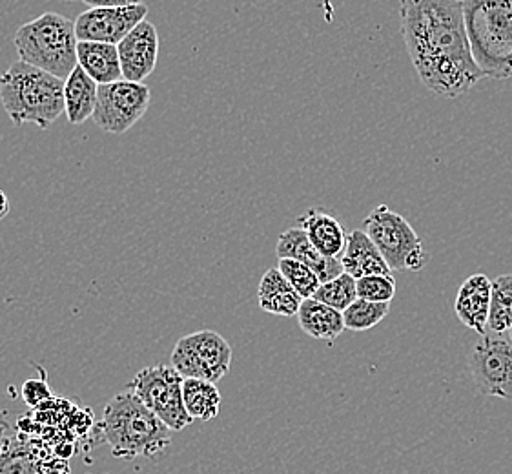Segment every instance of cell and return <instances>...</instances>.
Returning <instances> with one entry per match:
<instances>
[{
    "instance_id": "836d02e7",
    "label": "cell",
    "mask_w": 512,
    "mask_h": 474,
    "mask_svg": "<svg viewBox=\"0 0 512 474\" xmlns=\"http://www.w3.org/2000/svg\"><path fill=\"white\" fill-rule=\"evenodd\" d=\"M66 2H75V0H66Z\"/></svg>"
},
{
    "instance_id": "9a60e30c",
    "label": "cell",
    "mask_w": 512,
    "mask_h": 474,
    "mask_svg": "<svg viewBox=\"0 0 512 474\" xmlns=\"http://www.w3.org/2000/svg\"><path fill=\"white\" fill-rule=\"evenodd\" d=\"M297 227L307 234L310 243L327 258L339 259L347 247L345 228L336 217L323 208H308L297 219Z\"/></svg>"
},
{
    "instance_id": "1f68e13d",
    "label": "cell",
    "mask_w": 512,
    "mask_h": 474,
    "mask_svg": "<svg viewBox=\"0 0 512 474\" xmlns=\"http://www.w3.org/2000/svg\"><path fill=\"white\" fill-rule=\"evenodd\" d=\"M10 436V425H8L4 416H0V445L4 444Z\"/></svg>"
},
{
    "instance_id": "7402d4cb",
    "label": "cell",
    "mask_w": 512,
    "mask_h": 474,
    "mask_svg": "<svg viewBox=\"0 0 512 474\" xmlns=\"http://www.w3.org/2000/svg\"><path fill=\"white\" fill-rule=\"evenodd\" d=\"M183 400L186 413L194 420L210 422L219 416L221 411V392L216 383L186 378L183 383Z\"/></svg>"
},
{
    "instance_id": "ac0fdd59",
    "label": "cell",
    "mask_w": 512,
    "mask_h": 474,
    "mask_svg": "<svg viewBox=\"0 0 512 474\" xmlns=\"http://www.w3.org/2000/svg\"><path fill=\"white\" fill-rule=\"evenodd\" d=\"M297 320L307 336L325 341L328 345H332L347 330L343 312L332 309L314 298L303 299L297 312Z\"/></svg>"
},
{
    "instance_id": "3957f363",
    "label": "cell",
    "mask_w": 512,
    "mask_h": 474,
    "mask_svg": "<svg viewBox=\"0 0 512 474\" xmlns=\"http://www.w3.org/2000/svg\"><path fill=\"white\" fill-rule=\"evenodd\" d=\"M0 103L15 126L46 130L64 114V81L28 62H13L0 75Z\"/></svg>"
},
{
    "instance_id": "8992f818",
    "label": "cell",
    "mask_w": 512,
    "mask_h": 474,
    "mask_svg": "<svg viewBox=\"0 0 512 474\" xmlns=\"http://www.w3.org/2000/svg\"><path fill=\"white\" fill-rule=\"evenodd\" d=\"M363 232L374 241L390 270L420 272L427 265L429 258L418 232L387 205H379L363 219Z\"/></svg>"
},
{
    "instance_id": "484cf974",
    "label": "cell",
    "mask_w": 512,
    "mask_h": 474,
    "mask_svg": "<svg viewBox=\"0 0 512 474\" xmlns=\"http://www.w3.org/2000/svg\"><path fill=\"white\" fill-rule=\"evenodd\" d=\"M277 268L281 270V274L303 299L312 298L316 294V290L321 287V281L316 276V272L296 259H279Z\"/></svg>"
},
{
    "instance_id": "cb8c5ba5",
    "label": "cell",
    "mask_w": 512,
    "mask_h": 474,
    "mask_svg": "<svg viewBox=\"0 0 512 474\" xmlns=\"http://www.w3.org/2000/svg\"><path fill=\"white\" fill-rule=\"evenodd\" d=\"M312 298L318 299L321 303H325L339 312H345L358 299L356 279L347 272H343L338 278L321 283V287L316 290V294Z\"/></svg>"
},
{
    "instance_id": "7a4b0ae2",
    "label": "cell",
    "mask_w": 512,
    "mask_h": 474,
    "mask_svg": "<svg viewBox=\"0 0 512 474\" xmlns=\"http://www.w3.org/2000/svg\"><path fill=\"white\" fill-rule=\"evenodd\" d=\"M101 431L119 460L150 458L172 444V429L130 389L115 394L104 407Z\"/></svg>"
},
{
    "instance_id": "603a6c76",
    "label": "cell",
    "mask_w": 512,
    "mask_h": 474,
    "mask_svg": "<svg viewBox=\"0 0 512 474\" xmlns=\"http://www.w3.org/2000/svg\"><path fill=\"white\" fill-rule=\"evenodd\" d=\"M512 327V274L492 279L489 330L492 334L509 332Z\"/></svg>"
},
{
    "instance_id": "4dcf8cb0",
    "label": "cell",
    "mask_w": 512,
    "mask_h": 474,
    "mask_svg": "<svg viewBox=\"0 0 512 474\" xmlns=\"http://www.w3.org/2000/svg\"><path fill=\"white\" fill-rule=\"evenodd\" d=\"M8 214H10V199L6 196V192L0 190V221Z\"/></svg>"
},
{
    "instance_id": "277c9868",
    "label": "cell",
    "mask_w": 512,
    "mask_h": 474,
    "mask_svg": "<svg viewBox=\"0 0 512 474\" xmlns=\"http://www.w3.org/2000/svg\"><path fill=\"white\" fill-rule=\"evenodd\" d=\"M472 59L483 77H512V0H461Z\"/></svg>"
},
{
    "instance_id": "4316f807",
    "label": "cell",
    "mask_w": 512,
    "mask_h": 474,
    "mask_svg": "<svg viewBox=\"0 0 512 474\" xmlns=\"http://www.w3.org/2000/svg\"><path fill=\"white\" fill-rule=\"evenodd\" d=\"M358 298L374 303H390L396 296V279L394 276H367L356 279Z\"/></svg>"
},
{
    "instance_id": "52a82bcc",
    "label": "cell",
    "mask_w": 512,
    "mask_h": 474,
    "mask_svg": "<svg viewBox=\"0 0 512 474\" xmlns=\"http://www.w3.org/2000/svg\"><path fill=\"white\" fill-rule=\"evenodd\" d=\"M183 383L185 378L175 367L161 363L139 372L128 389L172 431L181 433L194 422V418L186 413Z\"/></svg>"
},
{
    "instance_id": "5bb4252c",
    "label": "cell",
    "mask_w": 512,
    "mask_h": 474,
    "mask_svg": "<svg viewBox=\"0 0 512 474\" xmlns=\"http://www.w3.org/2000/svg\"><path fill=\"white\" fill-rule=\"evenodd\" d=\"M491 292L492 279L485 274H474L461 283L454 301V312L458 320L480 336H485L489 329Z\"/></svg>"
},
{
    "instance_id": "d6a6232c",
    "label": "cell",
    "mask_w": 512,
    "mask_h": 474,
    "mask_svg": "<svg viewBox=\"0 0 512 474\" xmlns=\"http://www.w3.org/2000/svg\"><path fill=\"white\" fill-rule=\"evenodd\" d=\"M509 338H511V340H512V327H511V329H509Z\"/></svg>"
},
{
    "instance_id": "8fae6325",
    "label": "cell",
    "mask_w": 512,
    "mask_h": 474,
    "mask_svg": "<svg viewBox=\"0 0 512 474\" xmlns=\"http://www.w3.org/2000/svg\"><path fill=\"white\" fill-rule=\"evenodd\" d=\"M148 8L144 4L124 8H90L75 19L79 41L119 44L124 37L146 21Z\"/></svg>"
},
{
    "instance_id": "83f0119b",
    "label": "cell",
    "mask_w": 512,
    "mask_h": 474,
    "mask_svg": "<svg viewBox=\"0 0 512 474\" xmlns=\"http://www.w3.org/2000/svg\"><path fill=\"white\" fill-rule=\"evenodd\" d=\"M22 398L30 407H39L52 398V392L44 380H30L22 387Z\"/></svg>"
},
{
    "instance_id": "ffe728a7",
    "label": "cell",
    "mask_w": 512,
    "mask_h": 474,
    "mask_svg": "<svg viewBox=\"0 0 512 474\" xmlns=\"http://www.w3.org/2000/svg\"><path fill=\"white\" fill-rule=\"evenodd\" d=\"M99 99V84L77 66L64 81V114L70 124H82L93 117Z\"/></svg>"
},
{
    "instance_id": "7c38bea8",
    "label": "cell",
    "mask_w": 512,
    "mask_h": 474,
    "mask_svg": "<svg viewBox=\"0 0 512 474\" xmlns=\"http://www.w3.org/2000/svg\"><path fill=\"white\" fill-rule=\"evenodd\" d=\"M117 52L121 59L124 81L143 83L154 73L159 59L157 28L152 22H141L117 44Z\"/></svg>"
},
{
    "instance_id": "f1b7e54d",
    "label": "cell",
    "mask_w": 512,
    "mask_h": 474,
    "mask_svg": "<svg viewBox=\"0 0 512 474\" xmlns=\"http://www.w3.org/2000/svg\"><path fill=\"white\" fill-rule=\"evenodd\" d=\"M88 8H124L143 4V0H82Z\"/></svg>"
},
{
    "instance_id": "f546056e",
    "label": "cell",
    "mask_w": 512,
    "mask_h": 474,
    "mask_svg": "<svg viewBox=\"0 0 512 474\" xmlns=\"http://www.w3.org/2000/svg\"><path fill=\"white\" fill-rule=\"evenodd\" d=\"M39 474H72V469L64 458H53V460H46L42 464Z\"/></svg>"
},
{
    "instance_id": "e0dca14e",
    "label": "cell",
    "mask_w": 512,
    "mask_h": 474,
    "mask_svg": "<svg viewBox=\"0 0 512 474\" xmlns=\"http://www.w3.org/2000/svg\"><path fill=\"white\" fill-rule=\"evenodd\" d=\"M77 64L97 84H112L123 81V68L115 44L79 41Z\"/></svg>"
},
{
    "instance_id": "30bf717a",
    "label": "cell",
    "mask_w": 512,
    "mask_h": 474,
    "mask_svg": "<svg viewBox=\"0 0 512 474\" xmlns=\"http://www.w3.org/2000/svg\"><path fill=\"white\" fill-rule=\"evenodd\" d=\"M472 380L483 396L512 402V340L485 334L469 351Z\"/></svg>"
},
{
    "instance_id": "5b68a950",
    "label": "cell",
    "mask_w": 512,
    "mask_h": 474,
    "mask_svg": "<svg viewBox=\"0 0 512 474\" xmlns=\"http://www.w3.org/2000/svg\"><path fill=\"white\" fill-rule=\"evenodd\" d=\"M15 48L22 62L52 73L66 81L77 64L75 21L61 13L48 11L33 21L22 24L15 33Z\"/></svg>"
},
{
    "instance_id": "6da1fadb",
    "label": "cell",
    "mask_w": 512,
    "mask_h": 474,
    "mask_svg": "<svg viewBox=\"0 0 512 474\" xmlns=\"http://www.w3.org/2000/svg\"><path fill=\"white\" fill-rule=\"evenodd\" d=\"M401 35L429 92L456 99L480 83L461 0H400Z\"/></svg>"
},
{
    "instance_id": "d4e9b609",
    "label": "cell",
    "mask_w": 512,
    "mask_h": 474,
    "mask_svg": "<svg viewBox=\"0 0 512 474\" xmlns=\"http://www.w3.org/2000/svg\"><path fill=\"white\" fill-rule=\"evenodd\" d=\"M390 303H374L367 299H356L349 309L343 312L345 327L354 332L374 329L389 316Z\"/></svg>"
},
{
    "instance_id": "2e32d148",
    "label": "cell",
    "mask_w": 512,
    "mask_h": 474,
    "mask_svg": "<svg viewBox=\"0 0 512 474\" xmlns=\"http://www.w3.org/2000/svg\"><path fill=\"white\" fill-rule=\"evenodd\" d=\"M343 270L354 279L367 276H392L389 263L363 230H354L347 236V247L341 256Z\"/></svg>"
},
{
    "instance_id": "4fadbf2b",
    "label": "cell",
    "mask_w": 512,
    "mask_h": 474,
    "mask_svg": "<svg viewBox=\"0 0 512 474\" xmlns=\"http://www.w3.org/2000/svg\"><path fill=\"white\" fill-rule=\"evenodd\" d=\"M276 254L279 259H296L316 272L321 283L341 276L345 270L341 259L327 258L310 243L307 234L299 227H290L277 239Z\"/></svg>"
},
{
    "instance_id": "ba28073f",
    "label": "cell",
    "mask_w": 512,
    "mask_h": 474,
    "mask_svg": "<svg viewBox=\"0 0 512 474\" xmlns=\"http://www.w3.org/2000/svg\"><path fill=\"white\" fill-rule=\"evenodd\" d=\"M172 363L185 380L217 383L230 372L232 347L216 330H197L175 343Z\"/></svg>"
},
{
    "instance_id": "44dd1931",
    "label": "cell",
    "mask_w": 512,
    "mask_h": 474,
    "mask_svg": "<svg viewBox=\"0 0 512 474\" xmlns=\"http://www.w3.org/2000/svg\"><path fill=\"white\" fill-rule=\"evenodd\" d=\"M44 462L41 447L31 445L22 436L11 434L0 445V474H39Z\"/></svg>"
},
{
    "instance_id": "d6986e66",
    "label": "cell",
    "mask_w": 512,
    "mask_h": 474,
    "mask_svg": "<svg viewBox=\"0 0 512 474\" xmlns=\"http://www.w3.org/2000/svg\"><path fill=\"white\" fill-rule=\"evenodd\" d=\"M259 307L267 314L292 318L297 316L303 298L297 294L294 287L288 283L279 268H270L261 278L259 290H257Z\"/></svg>"
},
{
    "instance_id": "9c48e42d",
    "label": "cell",
    "mask_w": 512,
    "mask_h": 474,
    "mask_svg": "<svg viewBox=\"0 0 512 474\" xmlns=\"http://www.w3.org/2000/svg\"><path fill=\"white\" fill-rule=\"evenodd\" d=\"M150 99L152 92L144 83L117 81L99 84V99L93 112V123L108 134H126L148 112Z\"/></svg>"
}]
</instances>
